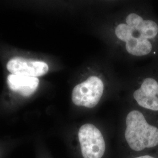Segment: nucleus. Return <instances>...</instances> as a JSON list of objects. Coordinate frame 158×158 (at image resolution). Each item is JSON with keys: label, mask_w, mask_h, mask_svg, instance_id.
Returning <instances> with one entry per match:
<instances>
[{"label": "nucleus", "mask_w": 158, "mask_h": 158, "mask_svg": "<svg viewBox=\"0 0 158 158\" xmlns=\"http://www.w3.org/2000/svg\"><path fill=\"white\" fill-rule=\"evenodd\" d=\"M104 93V83L96 76H91L76 85L72 93V100L78 107L93 108L99 103Z\"/></svg>", "instance_id": "nucleus-4"}, {"label": "nucleus", "mask_w": 158, "mask_h": 158, "mask_svg": "<svg viewBox=\"0 0 158 158\" xmlns=\"http://www.w3.org/2000/svg\"><path fill=\"white\" fill-rule=\"evenodd\" d=\"M76 143L81 158H104L107 151L103 134L91 123L82 125L79 128Z\"/></svg>", "instance_id": "nucleus-3"}, {"label": "nucleus", "mask_w": 158, "mask_h": 158, "mask_svg": "<svg viewBox=\"0 0 158 158\" xmlns=\"http://www.w3.org/2000/svg\"><path fill=\"white\" fill-rule=\"evenodd\" d=\"M130 158H158V152L145 153L135 155Z\"/></svg>", "instance_id": "nucleus-8"}, {"label": "nucleus", "mask_w": 158, "mask_h": 158, "mask_svg": "<svg viewBox=\"0 0 158 158\" xmlns=\"http://www.w3.org/2000/svg\"><path fill=\"white\" fill-rule=\"evenodd\" d=\"M133 97L143 110L158 115V74L143 77L134 91Z\"/></svg>", "instance_id": "nucleus-5"}, {"label": "nucleus", "mask_w": 158, "mask_h": 158, "mask_svg": "<svg viewBox=\"0 0 158 158\" xmlns=\"http://www.w3.org/2000/svg\"><path fill=\"white\" fill-rule=\"evenodd\" d=\"M125 144L135 155L158 152V115L132 110L125 118Z\"/></svg>", "instance_id": "nucleus-2"}, {"label": "nucleus", "mask_w": 158, "mask_h": 158, "mask_svg": "<svg viewBox=\"0 0 158 158\" xmlns=\"http://www.w3.org/2000/svg\"><path fill=\"white\" fill-rule=\"evenodd\" d=\"M5 149H6L5 147L3 145L0 143V158H2L3 156V155H4Z\"/></svg>", "instance_id": "nucleus-9"}, {"label": "nucleus", "mask_w": 158, "mask_h": 158, "mask_svg": "<svg viewBox=\"0 0 158 158\" xmlns=\"http://www.w3.org/2000/svg\"><path fill=\"white\" fill-rule=\"evenodd\" d=\"M7 83L10 89L23 97H29L34 94L39 85L37 77L20 76L11 74L8 76Z\"/></svg>", "instance_id": "nucleus-7"}, {"label": "nucleus", "mask_w": 158, "mask_h": 158, "mask_svg": "<svg viewBox=\"0 0 158 158\" xmlns=\"http://www.w3.org/2000/svg\"><path fill=\"white\" fill-rule=\"evenodd\" d=\"M6 68L13 74L34 77L42 76L49 70L45 62L23 57L12 58L7 63Z\"/></svg>", "instance_id": "nucleus-6"}, {"label": "nucleus", "mask_w": 158, "mask_h": 158, "mask_svg": "<svg viewBox=\"0 0 158 158\" xmlns=\"http://www.w3.org/2000/svg\"><path fill=\"white\" fill-rule=\"evenodd\" d=\"M115 34L132 56L158 54V20L152 15L130 13L115 27Z\"/></svg>", "instance_id": "nucleus-1"}]
</instances>
